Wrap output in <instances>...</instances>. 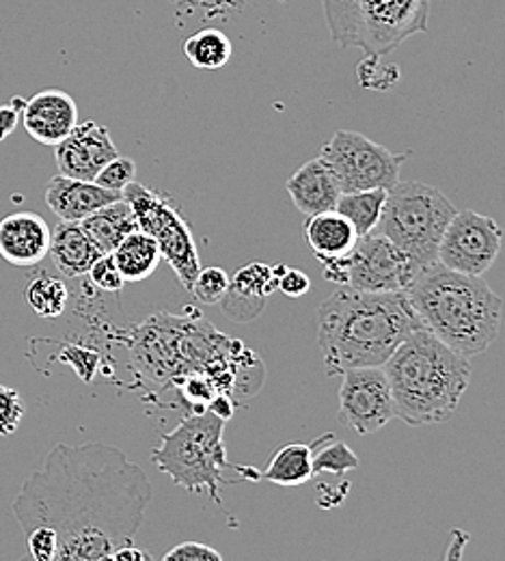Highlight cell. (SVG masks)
Listing matches in <instances>:
<instances>
[{
    "instance_id": "obj_1",
    "label": "cell",
    "mask_w": 505,
    "mask_h": 561,
    "mask_svg": "<svg viewBox=\"0 0 505 561\" xmlns=\"http://www.w3.org/2000/svg\"><path fill=\"white\" fill-rule=\"evenodd\" d=\"M144 469L106 443L55 445L13 499L20 561H100L133 545L151 503Z\"/></svg>"
},
{
    "instance_id": "obj_2",
    "label": "cell",
    "mask_w": 505,
    "mask_h": 561,
    "mask_svg": "<svg viewBox=\"0 0 505 561\" xmlns=\"http://www.w3.org/2000/svg\"><path fill=\"white\" fill-rule=\"evenodd\" d=\"M318 346L329 376L357 367H382L420 320L404 291L340 287L318 309Z\"/></svg>"
},
{
    "instance_id": "obj_3",
    "label": "cell",
    "mask_w": 505,
    "mask_h": 561,
    "mask_svg": "<svg viewBox=\"0 0 505 561\" xmlns=\"http://www.w3.org/2000/svg\"><path fill=\"white\" fill-rule=\"evenodd\" d=\"M249 348L227 340L199 316L156 313L133 333L135 374L153 387L177 385L188 374H206L220 396L236 391V365Z\"/></svg>"
},
{
    "instance_id": "obj_4",
    "label": "cell",
    "mask_w": 505,
    "mask_h": 561,
    "mask_svg": "<svg viewBox=\"0 0 505 561\" xmlns=\"http://www.w3.org/2000/svg\"><path fill=\"white\" fill-rule=\"evenodd\" d=\"M404 294L420 327L464 358L489 351L500 337L504 300L482 277L434 264Z\"/></svg>"
},
{
    "instance_id": "obj_5",
    "label": "cell",
    "mask_w": 505,
    "mask_h": 561,
    "mask_svg": "<svg viewBox=\"0 0 505 561\" xmlns=\"http://www.w3.org/2000/svg\"><path fill=\"white\" fill-rule=\"evenodd\" d=\"M398 420L420 427L449 420L469 389V358L415 329L382 365Z\"/></svg>"
},
{
    "instance_id": "obj_6",
    "label": "cell",
    "mask_w": 505,
    "mask_h": 561,
    "mask_svg": "<svg viewBox=\"0 0 505 561\" xmlns=\"http://www.w3.org/2000/svg\"><path fill=\"white\" fill-rule=\"evenodd\" d=\"M331 37L365 57H387L428 31L431 0H322Z\"/></svg>"
},
{
    "instance_id": "obj_7",
    "label": "cell",
    "mask_w": 505,
    "mask_h": 561,
    "mask_svg": "<svg viewBox=\"0 0 505 561\" xmlns=\"http://www.w3.org/2000/svg\"><path fill=\"white\" fill-rule=\"evenodd\" d=\"M225 423L215 413L186 415L175 430L160 436V445L151 451L156 469L171 478L180 489L206 492L220 503V489L231 484L222 469L229 467L222 443Z\"/></svg>"
},
{
    "instance_id": "obj_8",
    "label": "cell",
    "mask_w": 505,
    "mask_h": 561,
    "mask_svg": "<svg viewBox=\"0 0 505 561\" xmlns=\"http://www.w3.org/2000/svg\"><path fill=\"white\" fill-rule=\"evenodd\" d=\"M456 211L454 204L431 184L400 180L387 193L376 233L391 240L426 271L438 264V244Z\"/></svg>"
},
{
    "instance_id": "obj_9",
    "label": "cell",
    "mask_w": 505,
    "mask_h": 561,
    "mask_svg": "<svg viewBox=\"0 0 505 561\" xmlns=\"http://www.w3.org/2000/svg\"><path fill=\"white\" fill-rule=\"evenodd\" d=\"M122 199L137 214L139 229L156 240L162 260L173 268L180 283L191 291L202 271V264L195 236L188 222L184 220L182 211L169 202L167 195L156 193L139 182L126 186Z\"/></svg>"
},
{
    "instance_id": "obj_10",
    "label": "cell",
    "mask_w": 505,
    "mask_h": 561,
    "mask_svg": "<svg viewBox=\"0 0 505 561\" xmlns=\"http://www.w3.org/2000/svg\"><path fill=\"white\" fill-rule=\"evenodd\" d=\"M320 158L333 169L342 193L391 191L400 182V169L409 153H393L353 130H337Z\"/></svg>"
},
{
    "instance_id": "obj_11",
    "label": "cell",
    "mask_w": 505,
    "mask_h": 561,
    "mask_svg": "<svg viewBox=\"0 0 505 561\" xmlns=\"http://www.w3.org/2000/svg\"><path fill=\"white\" fill-rule=\"evenodd\" d=\"M504 229L491 216L458 210L438 244V264L469 277H482L500 257Z\"/></svg>"
},
{
    "instance_id": "obj_12",
    "label": "cell",
    "mask_w": 505,
    "mask_h": 561,
    "mask_svg": "<svg viewBox=\"0 0 505 561\" xmlns=\"http://www.w3.org/2000/svg\"><path fill=\"white\" fill-rule=\"evenodd\" d=\"M348 260L346 287L357 291H406L422 268L380 233L361 238Z\"/></svg>"
},
{
    "instance_id": "obj_13",
    "label": "cell",
    "mask_w": 505,
    "mask_h": 561,
    "mask_svg": "<svg viewBox=\"0 0 505 561\" xmlns=\"http://www.w3.org/2000/svg\"><path fill=\"white\" fill-rule=\"evenodd\" d=\"M340 420L359 436L376 434L395 417L391 387L382 367H357L342 376Z\"/></svg>"
},
{
    "instance_id": "obj_14",
    "label": "cell",
    "mask_w": 505,
    "mask_h": 561,
    "mask_svg": "<svg viewBox=\"0 0 505 561\" xmlns=\"http://www.w3.org/2000/svg\"><path fill=\"white\" fill-rule=\"evenodd\" d=\"M119 156L111 133L97 122H78L68 139L55 147L59 175L93 182L97 173Z\"/></svg>"
},
{
    "instance_id": "obj_15",
    "label": "cell",
    "mask_w": 505,
    "mask_h": 561,
    "mask_svg": "<svg viewBox=\"0 0 505 561\" xmlns=\"http://www.w3.org/2000/svg\"><path fill=\"white\" fill-rule=\"evenodd\" d=\"M50 225L37 211H13L0 220V257L11 266H37L50 255Z\"/></svg>"
},
{
    "instance_id": "obj_16",
    "label": "cell",
    "mask_w": 505,
    "mask_h": 561,
    "mask_svg": "<svg viewBox=\"0 0 505 561\" xmlns=\"http://www.w3.org/2000/svg\"><path fill=\"white\" fill-rule=\"evenodd\" d=\"M286 271L288 266H266L262 262L240 268L220 300L222 313L236 322H253L264 311L266 298L279 289Z\"/></svg>"
},
{
    "instance_id": "obj_17",
    "label": "cell",
    "mask_w": 505,
    "mask_h": 561,
    "mask_svg": "<svg viewBox=\"0 0 505 561\" xmlns=\"http://www.w3.org/2000/svg\"><path fill=\"white\" fill-rule=\"evenodd\" d=\"M22 124L28 137L39 145L57 147L78 124V106L61 89H46L22 106Z\"/></svg>"
},
{
    "instance_id": "obj_18",
    "label": "cell",
    "mask_w": 505,
    "mask_h": 561,
    "mask_svg": "<svg viewBox=\"0 0 505 561\" xmlns=\"http://www.w3.org/2000/svg\"><path fill=\"white\" fill-rule=\"evenodd\" d=\"M291 204L305 216L335 210L342 188L333 169L318 156L291 173L286 184Z\"/></svg>"
},
{
    "instance_id": "obj_19",
    "label": "cell",
    "mask_w": 505,
    "mask_h": 561,
    "mask_svg": "<svg viewBox=\"0 0 505 561\" xmlns=\"http://www.w3.org/2000/svg\"><path fill=\"white\" fill-rule=\"evenodd\" d=\"M122 195L97 186L95 182L72 180L66 175H55L46 186V204L61 220L80 222L93 211L119 202Z\"/></svg>"
},
{
    "instance_id": "obj_20",
    "label": "cell",
    "mask_w": 505,
    "mask_h": 561,
    "mask_svg": "<svg viewBox=\"0 0 505 561\" xmlns=\"http://www.w3.org/2000/svg\"><path fill=\"white\" fill-rule=\"evenodd\" d=\"M305 240L313 255L324 262L348 257L361 240L355 225L337 210L322 211L307 216Z\"/></svg>"
},
{
    "instance_id": "obj_21",
    "label": "cell",
    "mask_w": 505,
    "mask_h": 561,
    "mask_svg": "<svg viewBox=\"0 0 505 561\" xmlns=\"http://www.w3.org/2000/svg\"><path fill=\"white\" fill-rule=\"evenodd\" d=\"M50 255L57 271L68 279L89 275L91 266L102 257L100 249L91 242V238L84 233L80 222H68V220H61L53 231Z\"/></svg>"
},
{
    "instance_id": "obj_22",
    "label": "cell",
    "mask_w": 505,
    "mask_h": 561,
    "mask_svg": "<svg viewBox=\"0 0 505 561\" xmlns=\"http://www.w3.org/2000/svg\"><path fill=\"white\" fill-rule=\"evenodd\" d=\"M80 227L102 255H111L130 233L139 231V220L133 208L119 199L80 220Z\"/></svg>"
},
{
    "instance_id": "obj_23",
    "label": "cell",
    "mask_w": 505,
    "mask_h": 561,
    "mask_svg": "<svg viewBox=\"0 0 505 561\" xmlns=\"http://www.w3.org/2000/svg\"><path fill=\"white\" fill-rule=\"evenodd\" d=\"M313 478V443H288L275 451L262 480L277 486H300Z\"/></svg>"
},
{
    "instance_id": "obj_24",
    "label": "cell",
    "mask_w": 505,
    "mask_h": 561,
    "mask_svg": "<svg viewBox=\"0 0 505 561\" xmlns=\"http://www.w3.org/2000/svg\"><path fill=\"white\" fill-rule=\"evenodd\" d=\"M111 255L124 280L149 279L158 271L162 260L156 240L141 229L130 233Z\"/></svg>"
},
{
    "instance_id": "obj_25",
    "label": "cell",
    "mask_w": 505,
    "mask_h": 561,
    "mask_svg": "<svg viewBox=\"0 0 505 561\" xmlns=\"http://www.w3.org/2000/svg\"><path fill=\"white\" fill-rule=\"evenodd\" d=\"M184 55L193 68L217 71L225 68L231 59V42L218 28H204L186 39Z\"/></svg>"
},
{
    "instance_id": "obj_26",
    "label": "cell",
    "mask_w": 505,
    "mask_h": 561,
    "mask_svg": "<svg viewBox=\"0 0 505 561\" xmlns=\"http://www.w3.org/2000/svg\"><path fill=\"white\" fill-rule=\"evenodd\" d=\"M389 191H359V193H342L335 210L344 214L357 229L359 238L376 231Z\"/></svg>"
},
{
    "instance_id": "obj_27",
    "label": "cell",
    "mask_w": 505,
    "mask_h": 561,
    "mask_svg": "<svg viewBox=\"0 0 505 561\" xmlns=\"http://www.w3.org/2000/svg\"><path fill=\"white\" fill-rule=\"evenodd\" d=\"M24 298L35 316L53 320V318L64 316V311L68 307L70 291L64 280L48 277V275H39L35 279L28 280V285L24 289Z\"/></svg>"
},
{
    "instance_id": "obj_28",
    "label": "cell",
    "mask_w": 505,
    "mask_h": 561,
    "mask_svg": "<svg viewBox=\"0 0 505 561\" xmlns=\"http://www.w3.org/2000/svg\"><path fill=\"white\" fill-rule=\"evenodd\" d=\"M355 469H359V458L353 449H348L346 443L331 438V434L313 443V476L318 473L344 476Z\"/></svg>"
},
{
    "instance_id": "obj_29",
    "label": "cell",
    "mask_w": 505,
    "mask_h": 561,
    "mask_svg": "<svg viewBox=\"0 0 505 561\" xmlns=\"http://www.w3.org/2000/svg\"><path fill=\"white\" fill-rule=\"evenodd\" d=\"M137 178V162L126 158V156H117L115 160H111L93 180L97 186L113 191V193H124L126 186H130Z\"/></svg>"
},
{
    "instance_id": "obj_30",
    "label": "cell",
    "mask_w": 505,
    "mask_h": 561,
    "mask_svg": "<svg viewBox=\"0 0 505 561\" xmlns=\"http://www.w3.org/2000/svg\"><path fill=\"white\" fill-rule=\"evenodd\" d=\"M229 280V275L222 268H204L193 283L191 294H195V298L204 305H217L225 298Z\"/></svg>"
},
{
    "instance_id": "obj_31",
    "label": "cell",
    "mask_w": 505,
    "mask_h": 561,
    "mask_svg": "<svg viewBox=\"0 0 505 561\" xmlns=\"http://www.w3.org/2000/svg\"><path fill=\"white\" fill-rule=\"evenodd\" d=\"M382 61H385V57H365L363 59L359 71H357L363 87L378 89V91L393 89V84L400 80V71L393 64L385 66Z\"/></svg>"
},
{
    "instance_id": "obj_32",
    "label": "cell",
    "mask_w": 505,
    "mask_h": 561,
    "mask_svg": "<svg viewBox=\"0 0 505 561\" xmlns=\"http://www.w3.org/2000/svg\"><path fill=\"white\" fill-rule=\"evenodd\" d=\"M24 417V402L11 387L0 385V436H11Z\"/></svg>"
},
{
    "instance_id": "obj_33",
    "label": "cell",
    "mask_w": 505,
    "mask_h": 561,
    "mask_svg": "<svg viewBox=\"0 0 505 561\" xmlns=\"http://www.w3.org/2000/svg\"><path fill=\"white\" fill-rule=\"evenodd\" d=\"M89 279H91V283H93L97 289H102V291H106V294H117V291H122L124 285H126V280L122 277V273H119V268H117L113 255H102V257L91 266Z\"/></svg>"
},
{
    "instance_id": "obj_34",
    "label": "cell",
    "mask_w": 505,
    "mask_h": 561,
    "mask_svg": "<svg viewBox=\"0 0 505 561\" xmlns=\"http://www.w3.org/2000/svg\"><path fill=\"white\" fill-rule=\"evenodd\" d=\"M160 561H225L217 549L202 542H182Z\"/></svg>"
},
{
    "instance_id": "obj_35",
    "label": "cell",
    "mask_w": 505,
    "mask_h": 561,
    "mask_svg": "<svg viewBox=\"0 0 505 561\" xmlns=\"http://www.w3.org/2000/svg\"><path fill=\"white\" fill-rule=\"evenodd\" d=\"M22 106H24V100H20V98H13L9 104L0 106V142L9 139L15 133V128L20 126Z\"/></svg>"
},
{
    "instance_id": "obj_36",
    "label": "cell",
    "mask_w": 505,
    "mask_h": 561,
    "mask_svg": "<svg viewBox=\"0 0 505 561\" xmlns=\"http://www.w3.org/2000/svg\"><path fill=\"white\" fill-rule=\"evenodd\" d=\"M311 287V280L307 277V273L302 271H296V268H288L284 273V277L279 280V289L289 296V298H300L309 291Z\"/></svg>"
},
{
    "instance_id": "obj_37",
    "label": "cell",
    "mask_w": 505,
    "mask_h": 561,
    "mask_svg": "<svg viewBox=\"0 0 505 561\" xmlns=\"http://www.w3.org/2000/svg\"><path fill=\"white\" fill-rule=\"evenodd\" d=\"M210 413H215L222 421H229L233 417V407H231V398L229 396H217L208 409Z\"/></svg>"
},
{
    "instance_id": "obj_38",
    "label": "cell",
    "mask_w": 505,
    "mask_h": 561,
    "mask_svg": "<svg viewBox=\"0 0 505 561\" xmlns=\"http://www.w3.org/2000/svg\"><path fill=\"white\" fill-rule=\"evenodd\" d=\"M111 556H113V553H111ZM111 556H108V558H104V560H100V561H113V558H111ZM147 561H153V558H149V560Z\"/></svg>"
}]
</instances>
